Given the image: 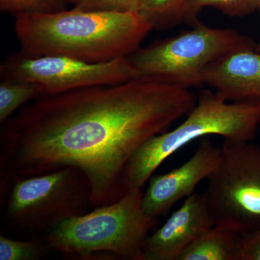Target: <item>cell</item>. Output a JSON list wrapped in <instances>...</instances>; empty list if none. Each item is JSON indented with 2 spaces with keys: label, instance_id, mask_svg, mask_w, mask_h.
Wrapping results in <instances>:
<instances>
[{
  "label": "cell",
  "instance_id": "6da1fadb",
  "mask_svg": "<svg viewBox=\"0 0 260 260\" xmlns=\"http://www.w3.org/2000/svg\"><path fill=\"white\" fill-rule=\"evenodd\" d=\"M196 102L189 89L143 77L38 98L3 124L1 184L73 167L88 179L91 208L112 204L137 150Z\"/></svg>",
  "mask_w": 260,
  "mask_h": 260
},
{
  "label": "cell",
  "instance_id": "7a4b0ae2",
  "mask_svg": "<svg viewBox=\"0 0 260 260\" xmlns=\"http://www.w3.org/2000/svg\"><path fill=\"white\" fill-rule=\"evenodd\" d=\"M15 17L14 31L24 55H62L88 62L128 57L153 29L138 13L73 8Z\"/></svg>",
  "mask_w": 260,
  "mask_h": 260
},
{
  "label": "cell",
  "instance_id": "3957f363",
  "mask_svg": "<svg viewBox=\"0 0 260 260\" xmlns=\"http://www.w3.org/2000/svg\"><path fill=\"white\" fill-rule=\"evenodd\" d=\"M144 191H129L112 204L67 219L46 233L50 250L83 260H144L143 246L158 223L143 208Z\"/></svg>",
  "mask_w": 260,
  "mask_h": 260
},
{
  "label": "cell",
  "instance_id": "277c9868",
  "mask_svg": "<svg viewBox=\"0 0 260 260\" xmlns=\"http://www.w3.org/2000/svg\"><path fill=\"white\" fill-rule=\"evenodd\" d=\"M259 124L260 104L229 103L218 92L202 90L181 124L152 137L137 150L124 171V190L142 189L164 160L198 138L218 135L227 141L250 142Z\"/></svg>",
  "mask_w": 260,
  "mask_h": 260
},
{
  "label": "cell",
  "instance_id": "5b68a950",
  "mask_svg": "<svg viewBox=\"0 0 260 260\" xmlns=\"http://www.w3.org/2000/svg\"><path fill=\"white\" fill-rule=\"evenodd\" d=\"M251 38L231 28L201 23L176 37L139 48L128 56L143 78L188 89L204 85L212 65L243 50H255Z\"/></svg>",
  "mask_w": 260,
  "mask_h": 260
},
{
  "label": "cell",
  "instance_id": "8992f818",
  "mask_svg": "<svg viewBox=\"0 0 260 260\" xmlns=\"http://www.w3.org/2000/svg\"><path fill=\"white\" fill-rule=\"evenodd\" d=\"M204 195L215 225L241 234L260 229V146L224 140Z\"/></svg>",
  "mask_w": 260,
  "mask_h": 260
},
{
  "label": "cell",
  "instance_id": "52a82bcc",
  "mask_svg": "<svg viewBox=\"0 0 260 260\" xmlns=\"http://www.w3.org/2000/svg\"><path fill=\"white\" fill-rule=\"evenodd\" d=\"M11 186L5 215L20 230L47 233L90 207L88 179L75 168L18 178Z\"/></svg>",
  "mask_w": 260,
  "mask_h": 260
},
{
  "label": "cell",
  "instance_id": "ba28073f",
  "mask_svg": "<svg viewBox=\"0 0 260 260\" xmlns=\"http://www.w3.org/2000/svg\"><path fill=\"white\" fill-rule=\"evenodd\" d=\"M0 76L1 79L39 84L46 95L117 85L141 78L128 57L107 62H88L62 55L28 56L20 51L10 54L2 62Z\"/></svg>",
  "mask_w": 260,
  "mask_h": 260
},
{
  "label": "cell",
  "instance_id": "9c48e42d",
  "mask_svg": "<svg viewBox=\"0 0 260 260\" xmlns=\"http://www.w3.org/2000/svg\"><path fill=\"white\" fill-rule=\"evenodd\" d=\"M220 154V147L205 137L187 161L167 174L152 176L143 194L145 213L158 219L178 202L194 193L197 186L208 179L215 170Z\"/></svg>",
  "mask_w": 260,
  "mask_h": 260
},
{
  "label": "cell",
  "instance_id": "30bf717a",
  "mask_svg": "<svg viewBox=\"0 0 260 260\" xmlns=\"http://www.w3.org/2000/svg\"><path fill=\"white\" fill-rule=\"evenodd\" d=\"M214 225L204 195L193 193L161 226L149 234L143 246V259L179 260L198 238Z\"/></svg>",
  "mask_w": 260,
  "mask_h": 260
},
{
  "label": "cell",
  "instance_id": "8fae6325",
  "mask_svg": "<svg viewBox=\"0 0 260 260\" xmlns=\"http://www.w3.org/2000/svg\"><path fill=\"white\" fill-rule=\"evenodd\" d=\"M204 84L228 102L260 104V53L243 50L225 56L207 70Z\"/></svg>",
  "mask_w": 260,
  "mask_h": 260
},
{
  "label": "cell",
  "instance_id": "7c38bea8",
  "mask_svg": "<svg viewBox=\"0 0 260 260\" xmlns=\"http://www.w3.org/2000/svg\"><path fill=\"white\" fill-rule=\"evenodd\" d=\"M242 235L215 225L198 238L179 260H239Z\"/></svg>",
  "mask_w": 260,
  "mask_h": 260
},
{
  "label": "cell",
  "instance_id": "4fadbf2b",
  "mask_svg": "<svg viewBox=\"0 0 260 260\" xmlns=\"http://www.w3.org/2000/svg\"><path fill=\"white\" fill-rule=\"evenodd\" d=\"M39 84L27 80L1 79L0 124H3L26 103L45 95Z\"/></svg>",
  "mask_w": 260,
  "mask_h": 260
},
{
  "label": "cell",
  "instance_id": "5bb4252c",
  "mask_svg": "<svg viewBox=\"0 0 260 260\" xmlns=\"http://www.w3.org/2000/svg\"><path fill=\"white\" fill-rule=\"evenodd\" d=\"M187 0H140L138 12L153 28H167L184 22Z\"/></svg>",
  "mask_w": 260,
  "mask_h": 260
},
{
  "label": "cell",
  "instance_id": "9a60e30c",
  "mask_svg": "<svg viewBox=\"0 0 260 260\" xmlns=\"http://www.w3.org/2000/svg\"><path fill=\"white\" fill-rule=\"evenodd\" d=\"M260 0H187L184 23L194 26L205 8H213L231 17H244L259 10Z\"/></svg>",
  "mask_w": 260,
  "mask_h": 260
},
{
  "label": "cell",
  "instance_id": "2e32d148",
  "mask_svg": "<svg viewBox=\"0 0 260 260\" xmlns=\"http://www.w3.org/2000/svg\"><path fill=\"white\" fill-rule=\"evenodd\" d=\"M49 250L43 240L17 241L0 236V260H38Z\"/></svg>",
  "mask_w": 260,
  "mask_h": 260
},
{
  "label": "cell",
  "instance_id": "e0dca14e",
  "mask_svg": "<svg viewBox=\"0 0 260 260\" xmlns=\"http://www.w3.org/2000/svg\"><path fill=\"white\" fill-rule=\"evenodd\" d=\"M66 0H0L3 13L18 15L28 13H54L66 9Z\"/></svg>",
  "mask_w": 260,
  "mask_h": 260
},
{
  "label": "cell",
  "instance_id": "ac0fdd59",
  "mask_svg": "<svg viewBox=\"0 0 260 260\" xmlns=\"http://www.w3.org/2000/svg\"><path fill=\"white\" fill-rule=\"evenodd\" d=\"M140 0H82L73 8L86 11L137 13Z\"/></svg>",
  "mask_w": 260,
  "mask_h": 260
},
{
  "label": "cell",
  "instance_id": "d6986e66",
  "mask_svg": "<svg viewBox=\"0 0 260 260\" xmlns=\"http://www.w3.org/2000/svg\"><path fill=\"white\" fill-rule=\"evenodd\" d=\"M239 260H260V229L243 234Z\"/></svg>",
  "mask_w": 260,
  "mask_h": 260
},
{
  "label": "cell",
  "instance_id": "ffe728a7",
  "mask_svg": "<svg viewBox=\"0 0 260 260\" xmlns=\"http://www.w3.org/2000/svg\"><path fill=\"white\" fill-rule=\"evenodd\" d=\"M82 0H66L67 4L73 5L75 7V5L79 4Z\"/></svg>",
  "mask_w": 260,
  "mask_h": 260
},
{
  "label": "cell",
  "instance_id": "44dd1931",
  "mask_svg": "<svg viewBox=\"0 0 260 260\" xmlns=\"http://www.w3.org/2000/svg\"><path fill=\"white\" fill-rule=\"evenodd\" d=\"M259 10L260 11V5H259ZM255 51H257V52L260 53V40H259V42H258V44H256Z\"/></svg>",
  "mask_w": 260,
  "mask_h": 260
}]
</instances>
